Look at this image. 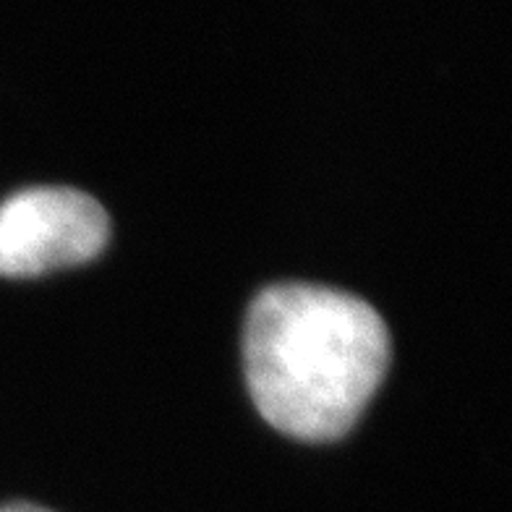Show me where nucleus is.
<instances>
[{"label": "nucleus", "instance_id": "nucleus-1", "mask_svg": "<svg viewBox=\"0 0 512 512\" xmlns=\"http://www.w3.org/2000/svg\"><path fill=\"white\" fill-rule=\"evenodd\" d=\"M390 351L374 306L324 285H272L246 314L251 400L277 432L304 442L351 432L387 374Z\"/></svg>", "mask_w": 512, "mask_h": 512}, {"label": "nucleus", "instance_id": "nucleus-2", "mask_svg": "<svg viewBox=\"0 0 512 512\" xmlns=\"http://www.w3.org/2000/svg\"><path fill=\"white\" fill-rule=\"evenodd\" d=\"M110 238L97 199L74 189H27L0 204V275L37 277L95 259Z\"/></svg>", "mask_w": 512, "mask_h": 512}, {"label": "nucleus", "instance_id": "nucleus-3", "mask_svg": "<svg viewBox=\"0 0 512 512\" xmlns=\"http://www.w3.org/2000/svg\"><path fill=\"white\" fill-rule=\"evenodd\" d=\"M0 512H50V510H45V507H37V505H29V502H14V505L0 507Z\"/></svg>", "mask_w": 512, "mask_h": 512}]
</instances>
